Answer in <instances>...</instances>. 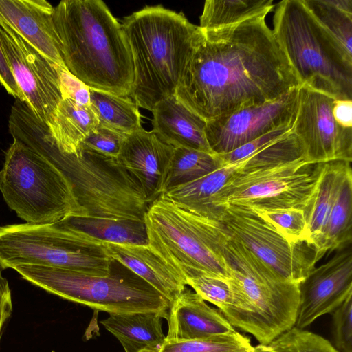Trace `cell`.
I'll return each mask as SVG.
<instances>
[{
	"label": "cell",
	"mask_w": 352,
	"mask_h": 352,
	"mask_svg": "<svg viewBox=\"0 0 352 352\" xmlns=\"http://www.w3.org/2000/svg\"><path fill=\"white\" fill-rule=\"evenodd\" d=\"M298 87L272 101L243 107L207 121L205 135L211 151L217 155L230 153L274 129L294 122Z\"/></svg>",
	"instance_id": "9a60e30c"
},
{
	"label": "cell",
	"mask_w": 352,
	"mask_h": 352,
	"mask_svg": "<svg viewBox=\"0 0 352 352\" xmlns=\"http://www.w3.org/2000/svg\"><path fill=\"white\" fill-rule=\"evenodd\" d=\"M273 0H207L199 16V28L214 30L267 14L274 8Z\"/></svg>",
	"instance_id": "f1b7e54d"
},
{
	"label": "cell",
	"mask_w": 352,
	"mask_h": 352,
	"mask_svg": "<svg viewBox=\"0 0 352 352\" xmlns=\"http://www.w3.org/2000/svg\"><path fill=\"white\" fill-rule=\"evenodd\" d=\"M52 19L67 69L89 89L130 96L131 50L122 23L101 0H63Z\"/></svg>",
	"instance_id": "3957f363"
},
{
	"label": "cell",
	"mask_w": 352,
	"mask_h": 352,
	"mask_svg": "<svg viewBox=\"0 0 352 352\" xmlns=\"http://www.w3.org/2000/svg\"><path fill=\"white\" fill-rule=\"evenodd\" d=\"M333 116L336 122L341 126L352 128V100H335Z\"/></svg>",
	"instance_id": "b9f144b4"
},
{
	"label": "cell",
	"mask_w": 352,
	"mask_h": 352,
	"mask_svg": "<svg viewBox=\"0 0 352 352\" xmlns=\"http://www.w3.org/2000/svg\"><path fill=\"white\" fill-rule=\"evenodd\" d=\"M166 340L207 338L235 331L222 313L186 287L172 303Z\"/></svg>",
	"instance_id": "d6986e66"
},
{
	"label": "cell",
	"mask_w": 352,
	"mask_h": 352,
	"mask_svg": "<svg viewBox=\"0 0 352 352\" xmlns=\"http://www.w3.org/2000/svg\"><path fill=\"white\" fill-rule=\"evenodd\" d=\"M125 137L99 125L88 135L82 143L81 147L117 158Z\"/></svg>",
	"instance_id": "8d00e7d4"
},
{
	"label": "cell",
	"mask_w": 352,
	"mask_h": 352,
	"mask_svg": "<svg viewBox=\"0 0 352 352\" xmlns=\"http://www.w3.org/2000/svg\"><path fill=\"white\" fill-rule=\"evenodd\" d=\"M58 148L66 154H76L88 135L99 126L91 105L82 106L61 98L46 124Z\"/></svg>",
	"instance_id": "d4e9b609"
},
{
	"label": "cell",
	"mask_w": 352,
	"mask_h": 352,
	"mask_svg": "<svg viewBox=\"0 0 352 352\" xmlns=\"http://www.w3.org/2000/svg\"><path fill=\"white\" fill-rule=\"evenodd\" d=\"M252 210L288 241L293 243H308V228L304 210Z\"/></svg>",
	"instance_id": "d6a6232c"
},
{
	"label": "cell",
	"mask_w": 352,
	"mask_h": 352,
	"mask_svg": "<svg viewBox=\"0 0 352 352\" xmlns=\"http://www.w3.org/2000/svg\"><path fill=\"white\" fill-rule=\"evenodd\" d=\"M0 83L8 93L16 100L25 102V99L20 91L13 76L11 69L5 56L0 40Z\"/></svg>",
	"instance_id": "ab89813d"
},
{
	"label": "cell",
	"mask_w": 352,
	"mask_h": 352,
	"mask_svg": "<svg viewBox=\"0 0 352 352\" xmlns=\"http://www.w3.org/2000/svg\"><path fill=\"white\" fill-rule=\"evenodd\" d=\"M151 112L152 131L166 143L174 148L214 153L205 135L206 122L183 104L175 94L159 102Z\"/></svg>",
	"instance_id": "44dd1931"
},
{
	"label": "cell",
	"mask_w": 352,
	"mask_h": 352,
	"mask_svg": "<svg viewBox=\"0 0 352 352\" xmlns=\"http://www.w3.org/2000/svg\"><path fill=\"white\" fill-rule=\"evenodd\" d=\"M62 98L70 99L82 106L90 105L89 88L67 69L56 66Z\"/></svg>",
	"instance_id": "f35d334b"
},
{
	"label": "cell",
	"mask_w": 352,
	"mask_h": 352,
	"mask_svg": "<svg viewBox=\"0 0 352 352\" xmlns=\"http://www.w3.org/2000/svg\"><path fill=\"white\" fill-rule=\"evenodd\" d=\"M331 314L335 348L339 352H352V294Z\"/></svg>",
	"instance_id": "d590c367"
},
{
	"label": "cell",
	"mask_w": 352,
	"mask_h": 352,
	"mask_svg": "<svg viewBox=\"0 0 352 352\" xmlns=\"http://www.w3.org/2000/svg\"><path fill=\"white\" fill-rule=\"evenodd\" d=\"M262 15L203 31L175 95L206 122L272 101L299 86Z\"/></svg>",
	"instance_id": "6da1fadb"
},
{
	"label": "cell",
	"mask_w": 352,
	"mask_h": 352,
	"mask_svg": "<svg viewBox=\"0 0 352 352\" xmlns=\"http://www.w3.org/2000/svg\"><path fill=\"white\" fill-rule=\"evenodd\" d=\"M272 30L299 85L336 100H352V65L324 36L302 0L279 1Z\"/></svg>",
	"instance_id": "52a82bcc"
},
{
	"label": "cell",
	"mask_w": 352,
	"mask_h": 352,
	"mask_svg": "<svg viewBox=\"0 0 352 352\" xmlns=\"http://www.w3.org/2000/svg\"><path fill=\"white\" fill-rule=\"evenodd\" d=\"M3 270L0 265V338L4 324L12 313L11 290L7 279L2 275Z\"/></svg>",
	"instance_id": "60d3db41"
},
{
	"label": "cell",
	"mask_w": 352,
	"mask_h": 352,
	"mask_svg": "<svg viewBox=\"0 0 352 352\" xmlns=\"http://www.w3.org/2000/svg\"><path fill=\"white\" fill-rule=\"evenodd\" d=\"M326 263L314 267L300 283L294 326L304 329L335 311L352 294V245L335 250Z\"/></svg>",
	"instance_id": "2e32d148"
},
{
	"label": "cell",
	"mask_w": 352,
	"mask_h": 352,
	"mask_svg": "<svg viewBox=\"0 0 352 352\" xmlns=\"http://www.w3.org/2000/svg\"><path fill=\"white\" fill-rule=\"evenodd\" d=\"M0 40L25 103L34 116L46 124L62 98L56 65L1 19Z\"/></svg>",
	"instance_id": "5bb4252c"
},
{
	"label": "cell",
	"mask_w": 352,
	"mask_h": 352,
	"mask_svg": "<svg viewBox=\"0 0 352 352\" xmlns=\"http://www.w3.org/2000/svg\"><path fill=\"white\" fill-rule=\"evenodd\" d=\"M322 163L303 157L261 169L240 171L222 190L219 205L252 210H305L316 190Z\"/></svg>",
	"instance_id": "8fae6325"
},
{
	"label": "cell",
	"mask_w": 352,
	"mask_h": 352,
	"mask_svg": "<svg viewBox=\"0 0 352 352\" xmlns=\"http://www.w3.org/2000/svg\"><path fill=\"white\" fill-rule=\"evenodd\" d=\"M247 352H274L268 344H259L254 346L253 349Z\"/></svg>",
	"instance_id": "7bdbcfd3"
},
{
	"label": "cell",
	"mask_w": 352,
	"mask_h": 352,
	"mask_svg": "<svg viewBox=\"0 0 352 352\" xmlns=\"http://www.w3.org/2000/svg\"><path fill=\"white\" fill-rule=\"evenodd\" d=\"M274 352H339L327 339L296 326L268 344Z\"/></svg>",
	"instance_id": "e575fe53"
},
{
	"label": "cell",
	"mask_w": 352,
	"mask_h": 352,
	"mask_svg": "<svg viewBox=\"0 0 352 352\" xmlns=\"http://www.w3.org/2000/svg\"><path fill=\"white\" fill-rule=\"evenodd\" d=\"M53 9L45 0H0V19L49 60L67 69L54 26Z\"/></svg>",
	"instance_id": "ac0fdd59"
},
{
	"label": "cell",
	"mask_w": 352,
	"mask_h": 352,
	"mask_svg": "<svg viewBox=\"0 0 352 352\" xmlns=\"http://www.w3.org/2000/svg\"><path fill=\"white\" fill-rule=\"evenodd\" d=\"M319 28L352 65V0H302Z\"/></svg>",
	"instance_id": "484cf974"
},
{
	"label": "cell",
	"mask_w": 352,
	"mask_h": 352,
	"mask_svg": "<svg viewBox=\"0 0 352 352\" xmlns=\"http://www.w3.org/2000/svg\"><path fill=\"white\" fill-rule=\"evenodd\" d=\"M162 318L156 313L109 314L101 324L120 341L125 352H158L166 340Z\"/></svg>",
	"instance_id": "cb8c5ba5"
},
{
	"label": "cell",
	"mask_w": 352,
	"mask_h": 352,
	"mask_svg": "<svg viewBox=\"0 0 352 352\" xmlns=\"http://www.w3.org/2000/svg\"><path fill=\"white\" fill-rule=\"evenodd\" d=\"M112 263L103 241L60 223L0 227V265L4 269L27 264L106 276Z\"/></svg>",
	"instance_id": "30bf717a"
},
{
	"label": "cell",
	"mask_w": 352,
	"mask_h": 352,
	"mask_svg": "<svg viewBox=\"0 0 352 352\" xmlns=\"http://www.w3.org/2000/svg\"><path fill=\"white\" fill-rule=\"evenodd\" d=\"M90 105L99 125L126 136L142 128L139 107L129 96L89 89Z\"/></svg>",
	"instance_id": "4316f807"
},
{
	"label": "cell",
	"mask_w": 352,
	"mask_h": 352,
	"mask_svg": "<svg viewBox=\"0 0 352 352\" xmlns=\"http://www.w3.org/2000/svg\"><path fill=\"white\" fill-rule=\"evenodd\" d=\"M9 130L13 139L30 146L66 177L89 218L144 222L150 204L138 182L117 158L82 147L76 154L62 153L46 124L25 107L11 118Z\"/></svg>",
	"instance_id": "7a4b0ae2"
},
{
	"label": "cell",
	"mask_w": 352,
	"mask_h": 352,
	"mask_svg": "<svg viewBox=\"0 0 352 352\" xmlns=\"http://www.w3.org/2000/svg\"><path fill=\"white\" fill-rule=\"evenodd\" d=\"M352 242V170L346 175L331 210L318 254L320 260Z\"/></svg>",
	"instance_id": "f546056e"
},
{
	"label": "cell",
	"mask_w": 352,
	"mask_h": 352,
	"mask_svg": "<svg viewBox=\"0 0 352 352\" xmlns=\"http://www.w3.org/2000/svg\"><path fill=\"white\" fill-rule=\"evenodd\" d=\"M144 223L148 247L181 275L195 270L230 278L223 256L228 232L221 221L188 212L162 194L149 205Z\"/></svg>",
	"instance_id": "9c48e42d"
},
{
	"label": "cell",
	"mask_w": 352,
	"mask_h": 352,
	"mask_svg": "<svg viewBox=\"0 0 352 352\" xmlns=\"http://www.w3.org/2000/svg\"><path fill=\"white\" fill-rule=\"evenodd\" d=\"M293 124L294 122L274 129L230 153L219 155L223 165L245 160L258 151L291 133Z\"/></svg>",
	"instance_id": "74e56055"
},
{
	"label": "cell",
	"mask_w": 352,
	"mask_h": 352,
	"mask_svg": "<svg viewBox=\"0 0 352 352\" xmlns=\"http://www.w3.org/2000/svg\"><path fill=\"white\" fill-rule=\"evenodd\" d=\"M247 160L226 164L191 182L171 188L164 194L181 208L197 215L220 221L224 206L219 205L221 193L241 171Z\"/></svg>",
	"instance_id": "7402d4cb"
},
{
	"label": "cell",
	"mask_w": 352,
	"mask_h": 352,
	"mask_svg": "<svg viewBox=\"0 0 352 352\" xmlns=\"http://www.w3.org/2000/svg\"><path fill=\"white\" fill-rule=\"evenodd\" d=\"M253 348L248 337L235 331L194 340H165L158 352H247Z\"/></svg>",
	"instance_id": "1f68e13d"
},
{
	"label": "cell",
	"mask_w": 352,
	"mask_h": 352,
	"mask_svg": "<svg viewBox=\"0 0 352 352\" xmlns=\"http://www.w3.org/2000/svg\"><path fill=\"white\" fill-rule=\"evenodd\" d=\"M224 166L219 155L193 148H175L164 191L198 179Z\"/></svg>",
	"instance_id": "4dcf8cb0"
},
{
	"label": "cell",
	"mask_w": 352,
	"mask_h": 352,
	"mask_svg": "<svg viewBox=\"0 0 352 352\" xmlns=\"http://www.w3.org/2000/svg\"><path fill=\"white\" fill-rule=\"evenodd\" d=\"M0 190L8 207L28 224L49 225L71 217H88L66 177L16 139L6 153Z\"/></svg>",
	"instance_id": "8992f818"
},
{
	"label": "cell",
	"mask_w": 352,
	"mask_h": 352,
	"mask_svg": "<svg viewBox=\"0 0 352 352\" xmlns=\"http://www.w3.org/2000/svg\"><path fill=\"white\" fill-rule=\"evenodd\" d=\"M223 256L233 298L219 311L232 327L268 344L294 326L300 284L280 278L229 232Z\"/></svg>",
	"instance_id": "5b68a950"
},
{
	"label": "cell",
	"mask_w": 352,
	"mask_h": 352,
	"mask_svg": "<svg viewBox=\"0 0 352 352\" xmlns=\"http://www.w3.org/2000/svg\"><path fill=\"white\" fill-rule=\"evenodd\" d=\"M58 223L104 242L148 245L144 222L129 219L71 217Z\"/></svg>",
	"instance_id": "83f0119b"
},
{
	"label": "cell",
	"mask_w": 352,
	"mask_h": 352,
	"mask_svg": "<svg viewBox=\"0 0 352 352\" xmlns=\"http://www.w3.org/2000/svg\"><path fill=\"white\" fill-rule=\"evenodd\" d=\"M220 221L232 237L286 281L300 284L315 267L311 245L288 241L248 208L224 205Z\"/></svg>",
	"instance_id": "7c38bea8"
},
{
	"label": "cell",
	"mask_w": 352,
	"mask_h": 352,
	"mask_svg": "<svg viewBox=\"0 0 352 352\" xmlns=\"http://www.w3.org/2000/svg\"><path fill=\"white\" fill-rule=\"evenodd\" d=\"M333 97L305 85L298 87V104L292 133L302 156L311 163L352 161V128L339 125L333 116Z\"/></svg>",
	"instance_id": "4fadbf2b"
},
{
	"label": "cell",
	"mask_w": 352,
	"mask_h": 352,
	"mask_svg": "<svg viewBox=\"0 0 352 352\" xmlns=\"http://www.w3.org/2000/svg\"><path fill=\"white\" fill-rule=\"evenodd\" d=\"M12 269L50 293L109 314L156 313L167 320L171 307L164 296L124 265L118 270L111 266L106 276L36 265Z\"/></svg>",
	"instance_id": "ba28073f"
},
{
	"label": "cell",
	"mask_w": 352,
	"mask_h": 352,
	"mask_svg": "<svg viewBox=\"0 0 352 352\" xmlns=\"http://www.w3.org/2000/svg\"><path fill=\"white\" fill-rule=\"evenodd\" d=\"M183 276L187 285L205 301L216 305L219 310L232 302L233 289L230 279L195 270H187L183 272Z\"/></svg>",
	"instance_id": "836d02e7"
},
{
	"label": "cell",
	"mask_w": 352,
	"mask_h": 352,
	"mask_svg": "<svg viewBox=\"0 0 352 352\" xmlns=\"http://www.w3.org/2000/svg\"><path fill=\"white\" fill-rule=\"evenodd\" d=\"M122 25L133 63L130 97L138 107L151 111L175 94L201 32L182 12L161 5L133 12Z\"/></svg>",
	"instance_id": "277c9868"
},
{
	"label": "cell",
	"mask_w": 352,
	"mask_h": 352,
	"mask_svg": "<svg viewBox=\"0 0 352 352\" xmlns=\"http://www.w3.org/2000/svg\"><path fill=\"white\" fill-rule=\"evenodd\" d=\"M107 254L175 301L186 287L184 277L163 261L148 245H123L103 241Z\"/></svg>",
	"instance_id": "ffe728a7"
},
{
	"label": "cell",
	"mask_w": 352,
	"mask_h": 352,
	"mask_svg": "<svg viewBox=\"0 0 352 352\" xmlns=\"http://www.w3.org/2000/svg\"><path fill=\"white\" fill-rule=\"evenodd\" d=\"M175 148L143 128L125 137L117 157L138 182L151 204L164 193Z\"/></svg>",
	"instance_id": "e0dca14e"
},
{
	"label": "cell",
	"mask_w": 352,
	"mask_h": 352,
	"mask_svg": "<svg viewBox=\"0 0 352 352\" xmlns=\"http://www.w3.org/2000/svg\"><path fill=\"white\" fill-rule=\"evenodd\" d=\"M351 170V162L341 160L321 164L317 186L305 210L308 228V243L316 251L317 262L328 218L342 182Z\"/></svg>",
	"instance_id": "603a6c76"
}]
</instances>
